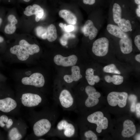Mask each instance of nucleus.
<instances>
[{
  "mask_svg": "<svg viewBox=\"0 0 140 140\" xmlns=\"http://www.w3.org/2000/svg\"><path fill=\"white\" fill-rule=\"evenodd\" d=\"M87 120L89 122L97 125L96 131L98 133H101L102 130L105 129L108 127V120L104 116L101 111H96L89 115L87 117Z\"/></svg>",
  "mask_w": 140,
  "mask_h": 140,
  "instance_id": "f257e3e1",
  "label": "nucleus"
},
{
  "mask_svg": "<svg viewBox=\"0 0 140 140\" xmlns=\"http://www.w3.org/2000/svg\"><path fill=\"white\" fill-rule=\"evenodd\" d=\"M128 96V93L126 92H113L107 96L108 102L112 106H116L118 105L119 107L123 108L126 105Z\"/></svg>",
  "mask_w": 140,
  "mask_h": 140,
  "instance_id": "f03ea898",
  "label": "nucleus"
},
{
  "mask_svg": "<svg viewBox=\"0 0 140 140\" xmlns=\"http://www.w3.org/2000/svg\"><path fill=\"white\" fill-rule=\"evenodd\" d=\"M109 44V41L107 38L103 37L99 38L93 44L92 52L96 56H105L108 52Z\"/></svg>",
  "mask_w": 140,
  "mask_h": 140,
  "instance_id": "7ed1b4c3",
  "label": "nucleus"
},
{
  "mask_svg": "<svg viewBox=\"0 0 140 140\" xmlns=\"http://www.w3.org/2000/svg\"><path fill=\"white\" fill-rule=\"evenodd\" d=\"M51 124L48 120L43 118L37 121L33 126L34 135L38 137L42 136L47 134L50 130Z\"/></svg>",
  "mask_w": 140,
  "mask_h": 140,
  "instance_id": "20e7f679",
  "label": "nucleus"
},
{
  "mask_svg": "<svg viewBox=\"0 0 140 140\" xmlns=\"http://www.w3.org/2000/svg\"><path fill=\"white\" fill-rule=\"evenodd\" d=\"M21 82L24 85L41 88L44 86L45 80L44 76L41 74L37 72L33 73L29 77L23 78Z\"/></svg>",
  "mask_w": 140,
  "mask_h": 140,
  "instance_id": "39448f33",
  "label": "nucleus"
},
{
  "mask_svg": "<svg viewBox=\"0 0 140 140\" xmlns=\"http://www.w3.org/2000/svg\"><path fill=\"white\" fill-rule=\"evenodd\" d=\"M22 104L24 106L32 107L38 105L42 101L41 97L38 95L31 93L23 94L21 97Z\"/></svg>",
  "mask_w": 140,
  "mask_h": 140,
  "instance_id": "423d86ee",
  "label": "nucleus"
},
{
  "mask_svg": "<svg viewBox=\"0 0 140 140\" xmlns=\"http://www.w3.org/2000/svg\"><path fill=\"white\" fill-rule=\"evenodd\" d=\"M85 91L88 97L85 101V104L88 107H91L97 105L99 103V98L101 96L100 93L96 91L95 89L91 86H87Z\"/></svg>",
  "mask_w": 140,
  "mask_h": 140,
  "instance_id": "0eeeda50",
  "label": "nucleus"
},
{
  "mask_svg": "<svg viewBox=\"0 0 140 140\" xmlns=\"http://www.w3.org/2000/svg\"><path fill=\"white\" fill-rule=\"evenodd\" d=\"M53 60L55 63L58 65L65 67L72 66L76 64L78 58L75 55L65 57L61 55L58 54L54 56Z\"/></svg>",
  "mask_w": 140,
  "mask_h": 140,
  "instance_id": "6e6552de",
  "label": "nucleus"
},
{
  "mask_svg": "<svg viewBox=\"0 0 140 140\" xmlns=\"http://www.w3.org/2000/svg\"><path fill=\"white\" fill-rule=\"evenodd\" d=\"M17 103L12 98L7 97L0 99V111L4 113H9L16 107Z\"/></svg>",
  "mask_w": 140,
  "mask_h": 140,
  "instance_id": "1a4fd4ad",
  "label": "nucleus"
},
{
  "mask_svg": "<svg viewBox=\"0 0 140 140\" xmlns=\"http://www.w3.org/2000/svg\"><path fill=\"white\" fill-rule=\"evenodd\" d=\"M83 32L85 36H88L89 39L92 40L96 36L98 30L94 26L93 22L89 20H87L84 24Z\"/></svg>",
  "mask_w": 140,
  "mask_h": 140,
  "instance_id": "9d476101",
  "label": "nucleus"
},
{
  "mask_svg": "<svg viewBox=\"0 0 140 140\" xmlns=\"http://www.w3.org/2000/svg\"><path fill=\"white\" fill-rule=\"evenodd\" d=\"M59 100L61 105L65 108H68L73 104V99L70 92L66 89H64L61 92Z\"/></svg>",
  "mask_w": 140,
  "mask_h": 140,
  "instance_id": "9b49d317",
  "label": "nucleus"
},
{
  "mask_svg": "<svg viewBox=\"0 0 140 140\" xmlns=\"http://www.w3.org/2000/svg\"><path fill=\"white\" fill-rule=\"evenodd\" d=\"M58 129L60 130H64V135L67 137L72 136L74 134L75 129L72 124L69 123L65 120L60 121L57 125Z\"/></svg>",
  "mask_w": 140,
  "mask_h": 140,
  "instance_id": "f8f14e48",
  "label": "nucleus"
},
{
  "mask_svg": "<svg viewBox=\"0 0 140 140\" xmlns=\"http://www.w3.org/2000/svg\"><path fill=\"white\" fill-rule=\"evenodd\" d=\"M123 129L122 132V136L124 137H130L134 135L136 131L135 126L131 121L127 120L124 122Z\"/></svg>",
  "mask_w": 140,
  "mask_h": 140,
  "instance_id": "ddd939ff",
  "label": "nucleus"
},
{
  "mask_svg": "<svg viewBox=\"0 0 140 140\" xmlns=\"http://www.w3.org/2000/svg\"><path fill=\"white\" fill-rule=\"evenodd\" d=\"M71 70V75H66L64 76L65 81L68 83H71L73 81H78L82 78V76L80 73V67L78 66H72Z\"/></svg>",
  "mask_w": 140,
  "mask_h": 140,
  "instance_id": "4468645a",
  "label": "nucleus"
},
{
  "mask_svg": "<svg viewBox=\"0 0 140 140\" xmlns=\"http://www.w3.org/2000/svg\"><path fill=\"white\" fill-rule=\"evenodd\" d=\"M20 45H15L10 49L11 53L16 55L18 59L24 61L27 59L30 55Z\"/></svg>",
  "mask_w": 140,
  "mask_h": 140,
  "instance_id": "2eb2a0df",
  "label": "nucleus"
},
{
  "mask_svg": "<svg viewBox=\"0 0 140 140\" xmlns=\"http://www.w3.org/2000/svg\"><path fill=\"white\" fill-rule=\"evenodd\" d=\"M119 45L121 50L124 54H129L132 51V41L128 36L125 38H121L119 41Z\"/></svg>",
  "mask_w": 140,
  "mask_h": 140,
  "instance_id": "dca6fc26",
  "label": "nucleus"
},
{
  "mask_svg": "<svg viewBox=\"0 0 140 140\" xmlns=\"http://www.w3.org/2000/svg\"><path fill=\"white\" fill-rule=\"evenodd\" d=\"M59 15L69 24L74 25L76 23L77 18L71 11L65 9L59 11Z\"/></svg>",
  "mask_w": 140,
  "mask_h": 140,
  "instance_id": "f3484780",
  "label": "nucleus"
},
{
  "mask_svg": "<svg viewBox=\"0 0 140 140\" xmlns=\"http://www.w3.org/2000/svg\"><path fill=\"white\" fill-rule=\"evenodd\" d=\"M19 44L30 55H33L38 53L40 51V48L38 45L35 44H30L24 39L20 41Z\"/></svg>",
  "mask_w": 140,
  "mask_h": 140,
  "instance_id": "a211bd4d",
  "label": "nucleus"
},
{
  "mask_svg": "<svg viewBox=\"0 0 140 140\" xmlns=\"http://www.w3.org/2000/svg\"><path fill=\"white\" fill-rule=\"evenodd\" d=\"M107 29L110 33L116 37L123 38L128 36L116 25L109 24L107 25Z\"/></svg>",
  "mask_w": 140,
  "mask_h": 140,
  "instance_id": "6ab92c4d",
  "label": "nucleus"
},
{
  "mask_svg": "<svg viewBox=\"0 0 140 140\" xmlns=\"http://www.w3.org/2000/svg\"><path fill=\"white\" fill-rule=\"evenodd\" d=\"M47 39L50 42L55 40L57 37V30L55 26L51 24L47 27L46 29Z\"/></svg>",
  "mask_w": 140,
  "mask_h": 140,
  "instance_id": "aec40b11",
  "label": "nucleus"
},
{
  "mask_svg": "<svg viewBox=\"0 0 140 140\" xmlns=\"http://www.w3.org/2000/svg\"><path fill=\"white\" fill-rule=\"evenodd\" d=\"M32 7L33 9L31 12V15H35V20L37 22H38L43 17L44 15V10L39 5L37 4H34Z\"/></svg>",
  "mask_w": 140,
  "mask_h": 140,
  "instance_id": "412c9836",
  "label": "nucleus"
},
{
  "mask_svg": "<svg viewBox=\"0 0 140 140\" xmlns=\"http://www.w3.org/2000/svg\"><path fill=\"white\" fill-rule=\"evenodd\" d=\"M113 20L114 22L118 24L121 18L122 9L121 6L117 3L114 4L113 8Z\"/></svg>",
  "mask_w": 140,
  "mask_h": 140,
  "instance_id": "4be33fe9",
  "label": "nucleus"
},
{
  "mask_svg": "<svg viewBox=\"0 0 140 140\" xmlns=\"http://www.w3.org/2000/svg\"><path fill=\"white\" fill-rule=\"evenodd\" d=\"M105 81L108 83L112 82L115 85H119L122 83L123 81V76L117 75H114L112 76L107 75L104 78Z\"/></svg>",
  "mask_w": 140,
  "mask_h": 140,
  "instance_id": "5701e85b",
  "label": "nucleus"
},
{
  "mask_svg": "<svg viewBox=\"0 0 140 140\" xmlns=\"http://www.w3.org/2000/svg\"><path fill=\"white\" fill-rule=\"evenodd\" d=\"M8 137L9 139L11 140H19L22 137L18 129L16 127H13L10 129L8 133Z\"/></svg>",
  "mask_w": 140,
  "mask_h": 140,
  "instance_id": "b1692460",
  "label": "nucleus"
},
{
  "mask_svg": "<svg viewBox=\"0 0 140 140\" xmlns=\"http://www.w3.org/2000/svg\"><path fill=\"white\" fill-rule=\"evenodd\" d=\"M118 27L123 31L127 32L131 30L132 26L130 21L128 20L121 19L118 23Z\"/></svg>",
  "mask_w": 140,
  "mask_h": 140,
  "instance_id": "393cba45",
  "label": "nucleus"
},
{
  "mask_svg": "<svg viewBox=\"0 0 140 140\" xmlns=\"http://www.w3.org/2000/svg\"><path fill=\"white\" fill-rule=\"evenodd\" d=\"M103 71L105 73L120 74L121 73L114 64H111L104 66L103 69Z\"/></svg>",
  "mask_w": 140,
  "mask_h": 140,
  "instance_id": "a878e982",
  "label": "nucleus"
},
{
  "mask_svg": "<svg viewBox=\"0 0 140 140\" xmlns=\"http://www.w3.org/2000/svg\"><path fill=\"white\" fill-rule=\"evenodd\" d=\"M16 27L15 25L11 23L7 24L5 27L4 31L5 33L8 34L13 33L15 31Z\"/></svg>",
  "mask_w": 140,
  "mask_h": 140,
  "instance_id": "bb28decb",
  "label": "nucleus"
},
{
  "mask_svg": "<svg viewBox=\"0 0 140 140\" xmlns=\"http://www.w3.org/2000/svg\"><path fill=\"white\" fill-rule=\"evenodd\" d=\"M85 136L87 140H97V137L96 135L92 131L89 130L85 133Z\"/></svg>",
  "mask_w": 140,
  "mask_h": 140,
  "instance_id": "cd10ccee",
  "label": "nucleus"
},
{
  "mask_svg": "<svg viewBox=\"0 0 140 140\" xmlns=\"http://www.w3.org/2000/svg\"><path fill=\"white\" fill-rule=\"evenodd\" d=\"M74 35H71L70 33L64 34L60 39V42L61 44L65 46L67 43V40L70 37H74Z\"/></svg>",
  "mask_w": 140,
  "mask_h": 140,
  "instance_id": "c85d7f7f",
  "label": "nucleus"
},
{
  "mask_svg": "<svg viewBox=\"0 0 140 140\" xmlns=\"http://www.w3.org/2000/svg\"><path fill=\"white\" fill-rule=\"evenodd\" d=\"M36 31L37 35L41 37V35L46 32V30L42 26H39L37 27Z\"/></svg>",
  "mask_w": 140,
  "mask_h": 140,
  "instance_id": "c756f323",
  "label": "nucleus"
},
{
  "mask_svg": "<svg viewBox=\"0 0 140 140\" xmlns=\"http://www.w3.org/2000/svg\"><path fill=\"white\" fill-rule=\"evenodd\" d=\"M95 76L94 75L91 76L86 75L85 78L88 84L91 86H93L95 83L94 81Z\"/></svg>",
  "mask_w": 140,
  "mask_h": 140,
  "instance_id": "7c9ffc66",
  "label": "nucleus"
},
{
  "mask_svg": "<svg viewBox=\"0 0 140 140\" xmlns=\"http://www.w3.org/2000/svg\"><path fill=\"white\" fill-rule=\"evenodd\" d=\"M134 43L139 51L140 50V35L136 36L134 39Z\"/></svg>",
  "mask_w": 140,
  "mask_h": 140,
  "instance_id": "2f4dec72",
  "label": "nucleus"
},
{
  "mask_svg": "<svg viewBox=\"0 0 140 140\" xmlns=\"http://www.w3.org/2000/svg\"><path fill=\"white\" fill-rule=\"evenodd\" d=\"M33 9V7L31 5L27 6L25 9V10L24 11V14L27 16H31V12Z\"/></svg>",
  "mask_w": 140,
  "mask_h": 140,
  "instance_id": "473e14b6",
  "label": "nucleus"
},
{
  "mask_svg": "<svg viewBox=\"0 0 140 140\" xmlns=\"http://www.w3.org/2000/svg\"><path fill=\"white\" fill-rule=\"evenodd\" d=\"M64 31L67 32H69L73 31L74 27L73 25H70L67 26L66 24H64Z\"/></svg>",
  "mask_w": 140,
  "mask_h": 140,
  "instance_id": "72a5a7b5",
  "label": "nucleus"
},
{
  "mask_svg": "<svg viewBox=\"0 0 140 140\" xmlns=\"http://www.w3.org/2000/svg\"><path fill=\"white\" fill-rule=\"evenodd\" d=\"M9 118L8 116L5 115H3L0 117V121L6 124L8 122Z\"/></svg>",
  "mask_w": 140,
  "mask_h": 140,
  "instance_id": "f704fd0d",
  "label": "nucleus"
},
{
  "mask_svg": "<svg viewBox=\"0 0 140 140\" xmlns=\"http://www.w3.org/2000/svg\"><path fill=\"white\" fill-rule=\"evenodd\" d=\"M94 70L92 68H88L86 71V74L88 76L92 75H94Z\"/></svg>",
  "mask_w": 140,
  "mask_h": 140,
  "instance_id": "c9c22d12",
  "label": "nucleus"
},
{
  "mask_svg": "<svg viewBox=\"0 0 140 140\" xmlns=\"http://www.w3.org/2000/svg\"><path fill=\"white\" fill-rule=\"evenodd\" d=\"M136 110L137 116L138 118L140 117V103H138L136 105Z\"/></svg>",
  "mask_w": 140,
  "mask_h": 140,
  "instance_id": "e433bc0d",
  "label": "nucleus"
},
{
  "mask_svg": "<svg viewBox=\"0 0 140 140\" xmlns=\"http://www.w3.org/2000/svg\"><path fill=\"white\" fill-rule=\"evenodd\" d=\"M129 99L132 102H136L137 100V97L134 95L131 94L129 97Z\"/></svg>",
  "mask_w": 140,
  "mask_h": 140,
  "instance_id": "4c0bfd02",
  "label": "nucleus"
},
{
  "mask_svg": "<svg viewBox=\"0 0 140 140\" xmlns=\"http://www.w3.org/2000/svg\"><path fill=\"white\" fill-rule=\"evenodd\" d=\"M83 2L85 4L91 5L94 4L95 2V0H83Z\"/></svg>",
  "mask_w": 140,
  "mask_h": 140,
  "instance_id": "58836bf2",
  "label": "nucleus"
},
{
  "mask_svg": "<svg viewBox=\"0 0 140 140\" xmlns=\"http://www.w3.org/2000/svg\"><path fill=\"white\" fill-rule=\"evenodd\" d=\"M13 123V121L11 118H9L8 121L6 124V127L7 128H10L12 125Z\"/></svg>",
  "mask_w": 140,
  "mask_h": 140,
  "instance_id": "ea45409f",
  "label": "nucleus"
},
{
  "mask_svg": "<svg viewBox=\"0 0 140 140\" xmlns=\"http://www.w3.org/2000/svg\"><path fill=\"white\" fill-rule=\"evenodd\" d=\"M136 102H132L131 105L130 110L132 112H134L136 110Z\"/></svg>",
  "mask_w": 140,
  "mask_h": 140,
  "instance_id": "a19ab883",
  "label": "nucleus"
},
{
  "mask_svg": "<svg viewBox=\"0 0 140 140\" xmlns=\"http://www.w3.org/2000/svg\"><path fill=\"white\" fill-rule=\"evenodd\" d=\"M15 19H16L15 17L12 15H9L8 18V20L10 22Z\"/></svg>",
  "mask_w": 140,
  "mask_h": 140,
  "instance_id": "79ce46f5",
  "label": "nucleus"
},
{
  "mask_svg": "<svg viewBox=\"0 0 140 140\" xmlns=\"http://www.w3.org/2000/svg\"><path fill=\"white\" fill-rule=\"evenodd\" d=\"M136 60L138 62H140V54H139L136 55L135 57Z\"/></svg>",
  "mask_w": 140,
  "mask_h": 140,
  "instance_id": "37998d69",
  "label": "nucleus"
},
{
  "mask_svg": "<svg viewBox=\"0 0 140 140\" xmlns=\"http://www.w3.org/2000/svg\"><path fill=\"white\" fill-rule=\"evenodd\" d=\"M136 14L139 17H140V5L138 6V8L136 9Z\"/></svg>",
  "mask_w": 140,
  "mask_h": 140,
  "instance_id": "c03bdc74",
  "label": "nucleus"
},
{
  "mask_svg": "<svg viewBox=\"0 0 140 140\" xmlns=\"http://www.w3.org/2000/svg\"><path fill=\"white\" fill-rule=\"evenodd\" d=\"M10 23L13 25H15L18 23V21L17 19H15L10 22Z\"/></svg>",
  "mask_w": 140,
  "mask_h": 140,
  "instance_id": "a18cd8bd",
  "label": "nucleus"
},
{
  "mask_svg": "<svg viewBox=\"0 0 140 140\" xmlns=\"http://www.w3.org/2000/svg\"><path fill=\"white\" fill-rule=\"evenodd\" d=\"M47 33H46V32L43 34H42L41 36V38L44 39H47Z\"/></svg>",
  "mask_w": 140,
  "mask_h": 140,
  "instance_id": "49530a36",
  "label": "nucleus"
},
{
  "mask_svg": "<svg viewBox=\"0 0 140 140\" xmlns=\"http://www.w3.org/2000/svg\"><path fill=\"white\" fill-rule=\"evenodd\" d=\"M59 26L63 30H64V26L63 23H60L59 24Z\"/></svg>",
  "mask_w": 140,
  "mask_h": 140,
  "instance_id": "de8ad7c7",
  "label": "nucleus"
},
{
  "mask_svg": "<svg viewBox=\"0 0 140 140\" xmlns=\"http://www.w3.org/2000/svg\"><path fill=\"white\" fill-rule=\"evenodd\" d=\"M5 125V124L4 123L2 122L1 121H0V126L2 127H3Z\"/></svg>",
  "mask_w": 140,
  "mask_h": 140,
  "instance_id": "09e8293b",
  "label": "nucleus"
},
{
  "mask_svg": "<svg viewBox=\"0 0 140 140\" xmlns=\"http://www.w3.org/2000/svg\"><path fill=\"white\" fill-rule=\"evenodd\" d=\"M135 1L136 4L140 5V0H135Z\"/></svg>",
  "mask_w": 140,
  "mask_h": 140,
  "instance_id": "8fccbe9b",
  "label": "nucleus"
},
{
  "mask_svg": "<svg viewBox=\"0 0 140 140\" xmlns=\"http://www.w3.org/2000/svg\"><path fill=\"white\" fill-rule=\"evenodd\" d=\"M4 40V39L3 38L0 36V43L2 42Z\"/></svg>",
  "mask_w": 140,
  "mask_h": 140,
  "instance_id": "3c124183",
  "label": "nucleus"
},
{
  "mask_svg": "<svg viewBox=\"0 0 140 140\" xmlns=\"http://www.w3.org/2000/svg\"><path fill=\"white\" fill-rule=\"evenodd\" d=\"M2 22V19L1 18H0V25H1Z\"/></svg>",
  "mask_w": 140,
  "mask_h": 140,
  "instance_id": "603ef678",
  "label": "nucleus"
},
{
  "mask_svg": "<svg viewBox=\"0 0 140 140\" xmlns=\"http://www.w3.org/2000/svg\"><path fill=\"white\" fill-rule=\"evenodd\" d=\"M24 0L26 2H28L30 1V0Z\"/></svg>",
  "mask_w": 140,
  "mask_h": 140,
  "instance_id": "864d4df0",
  "label": "nucleus"
}]
</instances>
